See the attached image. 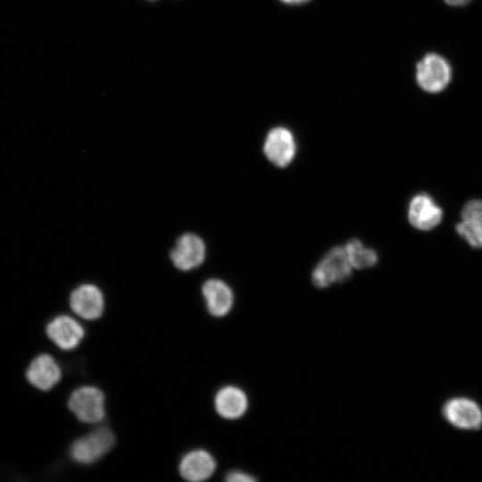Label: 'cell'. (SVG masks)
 Here are the masks:
<instances>
[{
    "instance_id": "obj_13",
    "label": "cell",
    "mask_w": 482,
    "mask_h": 482,
    "mask_svg": "<svg viewBox=\"0 0 482 482\" xmlns=\"http://www.w3.org/2000/svg\"><path fill=\"white\" fill-rule=\"evenodd\" d=\"M249 405L246 393L239 386L229 385L221 387L214 397L217 413L226 420H237L247 411Z\"/></svg>"
},
{
    "instance_id": "obj_2",
    "label": "cell",
    "mask_w": 482,
    "mask_h": 482,
    "mask_svg": "<svg viewBox=\"0 0 482 482\" xmlns=\"http://www.w3.org/2000/svg\"><path fill=\"white\" fill-rule=\"evenodd\" d=\"M445 210L436 198L427 191L414 193L406 204L409 225L420 232L436 229L444 220Z\"/></svg>"
},
{
    "instance_id": "obj_16",
    "label": "cell",
    "mask_w": 482,
    "mask_h": 482,
    "mask_svg": "<svg viewBox=\"0 0 482 482\" xmlns=\"http://www.w3.org/2000/svg\"><path fill=\"white\" fill-rule=\"evenodd\" d=\"M353 269L373 267L378 261V253L371 248L365 247L358 239H351L344 246Z\"/></svg>"
},
{
    "instance_id": "obj_1",
    "label": "cell",
    "mask_w": 482,
    "mask_h": 482,
    "mask_svg": "<svg viewBox=\"0 0 482 482\" xmlns=\"http://www.w3.org/2000/svg\"><path fill=\"white\" fill-rule=\"evenodd\" d=\"M453 78L451 62L437 52H427L415 63L414 80L419 88L430 95L444 92Z\"/></svg>"
},
{
    "instance_id": "obj_11",
    "label": "cell",
    "mask_w": 482,
    "mask_h": 482,
    "mask_svg": "<svg viewBox=\"0 0 482 482\" xmlns=\"http://www.w3.org/2000/svg\"><path fill=\"white\" fill-rule=\"evenodd\" d=\"M46 334L59 348L69 351L79 345L85 330L75 319L68 315H60L47 324Z\"/></svg>"
},
{
    "instance_id": "obj_3",
    "label": "cell",
    "mask_w": 482,
    "mask_h": 482,
    "mask_svg": "<svg viewBox=\"0 0 482 482\" xmlns=\"http://www.w3.org/2000/svg\"><path fill=\"white\" fill-rule=\"evenodd\" d=\"M351 266L344 246L330 249L312 272V284L318 288H325L335 283H341L352 276Z\"/></svg>"
},
{
    "instance_id": "obj_9",
    "label": "cell",
    "mask_w": 482,
    "mask_h": 482,
    "mask_svg": "<svg viewBox=\"0 0 482 482\" xmlns=\"http://www.w3.org/2000/svg\"><path fill=\"white\" fill-rule=\"evenodd\" d=\"M170 255L177 269L187 271L203 263L205 256V245L203 239L197 235L185 233L178 238Z\"/></svg>"
},
{
    "instance_id": "obj_12",
    "label": "cell",
    "mask_w": 482,
    "mask_h": 482,
    "mask_svg": "<svg viewBox=\"0 0 482 482\" xmlns=\"http://www.w3.org/2000/svg\"><path fill=\"white\" fill-rule=\"evenodd\" d=\"M179 470L181 477L186 480L200 482L212 476L216 470V461L209 452L196 449L183 456Z\"/></svg>"
},
{
    "instance_id": "obj_7",
    "label": "cell",
    "mask_w": 482,
    "mask_h": 482,
    "mask_svg": "<svg viewBox=\"0 0 482 482\" xmlns=\"http://www.w3.org/2000/svg\"><path fill=\"white\" fill-rule=\"evenodd\" d=\"M442 412L447 422L455 428L475 430L482 426V410L471 399L452 398L445 403Z\"/></svg>"
},
{
    "instance_id": "obj_14",
    "label": "cell",
    "mask_w": 482,
    "mask_h": 482,
    "mask_svg": "<svg viewBox=\"0 0 482 482\" xmlns=\"http://www.w3.org/2000/svg\"><path fill=\"white\" fill-rule=\"evenodd\" d=\"M202 293L211 315L220 318L231 311L234 295L226 282L218 278L208 279L202 287Z\"/></svg>"
},
{
    "instance_id": "obj_4",
    "label": "cell",
    "mask_w": 482,
    "mask_h": 482,
    "mask_svg": "<svg viewBox=\"0 0 482 482\" xmlns=\"http://www.w3.org/2000/svg\"><path fill=\"white\" fill-rule=\"evenodd\" d=\"M115 437L112 430L100 427L78 438L71 446V458L82 464H90L107 453L114 445Z\"/></svg>"
},
{
    "instance_id": "obj_17",
    "label": "cell",
    "mask_w": 482,
    "mask_h": 482,
    "mask_svg": "<svg viewBox=\"0 0 482 482\" xmlns=\"http://www.w3.org/2000/svg\"><path fill=\"white\" fill-rule=\"evenodd\" d=\"M228 482H253L257 479L252 474L242 470H233L227 474Z\"/></svg>"
},
{
    "instance_id": "obj_6",
    "label": "cell",
    "mask_w": 482,
    "mask_h": 482,
    "mask_svg": "<svg viewBox=\"0 0 482 482\" xmlns=\"http://www.w3.org/2000/svg\"><path fill=\"white\" fill-rule=\"evenodd\" d=\"M456 234L471 248L482 249V199L464 203L454 224Z\"/></svg>"
},
{
    "instance_id": "obj_8",
    "label": "cell",
    "mask_w": 482,
    "mask_h": 482,
    "mask_svg": "<svg viewBox=\"0 0 482 482\" xmlns=\"http://www.w3.org/2000/svg\"><path fill=\"white\" fill-rule=\"evenodd\" d=\"M263 152L268 160L276 166H287L296 153V144L292 132L284 127L272 129L265 138Z\"/></svg>"
},
{
    "instance_id": "obj_15",
    "label": "cell",
    "mask_w": 482,
    "mask_h": 482,
    "mask_svg": "<svg viewBox=\"0 0 482 482\" xmlns=\"http://www.w3.org/2000/svg\"><path fill=\"white\" fill-rule=\"evenodd\" d=\"M26 376L30 384L40 390H49L61 379L62 371L56 361L49 354L37 356L29 364Z\"/></svg>"
},
{
    "instance_id": "obj_19",
    "label": "cell",
    "mask_w": 482,
    "mask_h": 482,
    "mask_svg": "<svg viewBox=\"0 0 482 482\" xmlns=\"http://www.w3.org/2000/svg\"><path fill=\"white\" fill-rule=\"evenodd\" d=\"M281 2L285 3V4H303V3H306L308 2L309 0H280Z\"/></svg>"
},
{
    "instance_id": "obj_10",
    "label": "cell",
    "mask_w": 482,
    "mask_h": 482,
    "mask_svg": "<svg viewBox=\"0 0 482 482\" xmlns=\"http://www.w3.org/2000/svg\"><path fill=\"white\" fill-rule=\"evenodd\" d=\"M70 306L79 317L94 320L101 317L104 300L101 290L93 284H83L70 295Z\"/></svg>"
},
{
    "instance_id": "obj_18",
    "label": "cell",
    "mask_w": 482,
    "mask_h": 482,
    "mask_svg": "<svg viewBox=\"0 0 482 482\" xmlns=\"http://www.w3.org/2000/svg\"><path fill=\"white\" fill-rule=\"evenodd\" d=\"M442 1L445 2L449 6L462 7L469 4L473 0H442Z\"/></svg>"
},
{
    "instance_id": "obj_5",
    "label": "cell",
    "mask_w": 482,
    "mask_h": 482,
    "mask_svg": "<svg viewBox=\"0 0 482 482\" xmlns=\"http://www.w3.org/2000/svg\"><path fill=\"white\" fill-rule=\"evenodd\" d=\"M68 406L78 420L84 423L100 422L105 415L104 395L92 386L75 389L69 398Z\"/></svg>"
}]
</instances>
